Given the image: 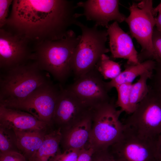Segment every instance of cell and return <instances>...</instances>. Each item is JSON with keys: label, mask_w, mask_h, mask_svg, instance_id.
Listing matches in <instances>:
<instances>
[{"label": "cell", "mask_w": 161, "mask_h": 161, "mask_svg": "<svg viewBox=\"0 0 161 161\" xmlns=\"http://www.w3.org/2000/svg\"><path fill=\"white\" fill-rule=\"evenodd\" d=\"M76 8L73 1L66 0H14L2 28L24 37L35 47L65 36L78 21Z\"/></svg>", "instance_id": "1"}, {"label": "cell", "mask_w": 161, "mask_h": 161, "mask_svg": "<svg viewBox=\"0 0 161 161\" xmlns=\"http://www.w3.org/2000/svg\"><path fill=\"white\" fill-rule=\"evenodd\" d=\"M0 77V105L26 99L51 82L35 61L3 70Z\"/></svg>", "instance_id": "2"}, {"label": "cell", "mask_w": 161, "mask_h": 161, "mask_svg": "<svg viewBox=\"0 0 161 161\" xmlns=\"http://www.w3.org/2000/svg\"><path fill=\"white\" fill-rule=\"evenodd\" d=\"M80 37L70 30L61 39L40 43L34 47L33 60L41 70L63 81L72 71V58Z\"/></svg>", "instance_id": "3"}, {"label": "cell", "mask_w": 161, "mask_h": 161, "mask_svg": "<svg viewBox=\"0 0 161 161\" xmlns=\"http://www.w3.org/2000/svg\"><path fill=\"white\" fill-rule=\"evenodd\" d=\"M115 102L111 99L92 109V129L86 147L95 151L108 149L123 133L124 125L120 119L123 112L117 109Z\"/></svg>", "instance_id": "4"}, {"label": "cell", "mask_w": 161, "mask_h": 161, "mask_svg": "<svg viewBox=\"0 0 161 161\" xmlns=\"http://www.w3.org/2000/svg\"><path fill=\"white\" fill-rule=\"evenodd\" d=\"M75 25L82 32L71 61L72 70L76 79L95 68L102 55L110 50L106 45L108 35L107 30H99L95 25L89 27L78 21Z\"/></svg>", "instance_id": "5"}, {"label": "cell", "mask_w": 161, "mask_h": 161, "mask_svg": "<svg viewBox=\"0 0 161 161\" xmlns=\"http://www.w3.org/2000/svg\"><path fill=\"white\" fill-rule=\"evenodd\" d=\"M149 88L146 96L123 123L141 137L156 139L161 134V96Z\"/></svg>", "instance_id": "6"}, {"label": "cell", "mask_w": 161, "mask_h": 161, "mask_svg": "<svg viewBox=\"0 0 161 161\" xmlns=\"http://www.w3.org/2000/svg\"><path fill=\"white\" fill-rule=\"evenodd\" d=\"M153 8L151 0L133 3L129 9L130 14L125 21L128 25L131 35L141 47V50L138 54L139 63L153 60L152 37L155 18L153 13Z\"/></svg>", "instance_id": "7"}, {"label": "cell", "mask_w": 161, "mask_h": 161, "mask_svg": "<svg viewBox=\"0 0 161 161\" xmlns=\"http://www.w3.org/2000/svg\"><path fill=\"white\" fill-rule=\"evenodd\" d=\"M124 126L120 138L108 149L116 161H156L157 138L141 137Z\"/></svg>", "instance_id": "8"}, {"label": "cell", "mask_w": 161, "mask_h": 161, "mask_svg": "<svg viewBox=\"0 0 161 161\" xmlns=\"http://www.w3.org/2000/svg\"><path fill=\"white\" fill-rule=\"evenodd\" d=\"M60 90L51 83L23 100L3 106L28 113L49 126L53 123Z\"/></svg>", "instance_id": "9"}, {"label": "cell", "mask_w": 161, "mask_h": 161, "mask_svg": "<svg viewBox=\"0 0 161 161\" xmlns=\"http://www.w3.org/2000/svg\"><path fill=\"white\" fill-rule=\"evenodd\" d=\"M34 47L26 39L0 29V68L1 70L33 60Z\"/></svg>", "instance_id": "10"}, {"label": "cell", "mask_w": 161, "mask_h": 161, "mask_svg": "<svg viewBox=\"0 0 161 161\" xmlns=\"http://www.w3.org/2000/svg\"><path fill=\"white\" fill-rule=\"evenodd\" d=\"M96 67L76 79L67 89L83 103L92 108L109 101L106 82Z\"/></svg>", "instance_id": "11"}, {"label": "cell", "mask_w": 161, "mask_h": 161, "mask_svg": "<svg viewBox=\"0 0 161 161\" xmlns=\"http://www.w3.org/2000/svg\"><path fill=\"white\" fill-rule=\"evenodd\" d=\"M67 89H61L53 117V123L61 131L68 129L83 119L92 109Z\"/></svg>", "instance_id": "12"}, {"label": "cell", "mask_w": 161, "mask_h": 161, "mask_svg": "<svg viewBox=\"0 0 161 161\" xmlns=\"http://www.w3.org/2000/svg\"><path fill=\"white\" fill-rule=\"evenodd\" d=\"M119 1L117 0H88L80 1L76 4V8L83 9V13L76 14L77 18L84 16L87 20L95 23V25L107 28L109 23L114 21L121 23L126 17L119 11Z\"/></svg>", "instance_id": "13"}, {"label": "cell", "mask_w": 161, "mask_h": 161, "mask_svg": "<svg viewBox=\"0 0 161 161\" xmlns=\"http://www.w3.org/2000/svg\"><path fill=\"white\" fill-rule=\"evenodd\" d=\"M109 37L110 51L112 57L127 60V64L139 63L138 53L131 37L114 21L107 28Z\"/></svg>", "instance_id": "14"}, {"label": "cell", "mask_w": 161, "mask_h": 161, "mask_svg": "<svg viewBox=\"0 0 161 161\" xmlns=\"http://www.w3.org/2000/svg\"><path fill=\"white\" fill-rule=\"evenodd\" d=\"M0 126L20 130H45L48 125L28 113L0 105Z\"/></svg>", "instance_id": "15"}, {"label": "cell", "mask_w": 161, "mask_h": 161, "mask_svg": "<svg viewBox=\"0 0 161 161\" xmlns=\"http://www.w3.org/2000/svg\"><path fill=\"white\" fill-rule=\"evenodd\" d=\"M92 110L75 125L61 131V143L64 151L70 149L80 150L87 146L92 129Z\"/></svg>", "instance_id": "16"}, {"label": "cell", "mask_w": 161, "mask_h": 161, "mask_svg": "<svg viewBox=\"0 0 161 161\" xmlns=\"http://www.w3.org/2000/svg\"><path fill=\"white\" fill-rule=\"evenodd\" d=\"M12 129L16 136L18 149L28 160L42 145L46 134L45 130Z\"/></svg>", "instance_id": "17"}, {"label": "cell", "mask_w": 161, "mask_h": 161, "mask_svg": "<svg viewBox=\"0 0 161 161\" xmlns=\"http://www.w3.org/2000/svg\"><path fill=\"white\" fill-rule=\"evenodd\" d=\"M156 62L149 60L136 64H126L124 69L114 79L106 82L109 89L123 83H132L135 79L143 73L148 72H154Z\"/></svg>", "instance_id": "18"}, {"label": "cell", "mask_w": 161, "mask_h": 161, "mask_svg": "<svg viewBox=\"0 0 161 161\" xmlns=\"http://www.w3.org/2000/svg\"><path fill=\"white\" fill-rule=\"evenodd\" d=\"M62 136L60 128L46 133L42 145L28 161H52L61 151Z\"/></svg>", "instance_id": "19"}, {"label": "cell", "mask_w": 161, "mask_h": 161, "mask_svg": "<svg viewBox=\"0 0 161 161\" xmlns=\"http://www.w3.org/2000/svg\"><path fill=\"white\" fill-rule=\"evenodd\" d=\"M153 72H148L143 73L139 77L136 82L132 84L130 92V106L132 113L148 94L149 88L148 81L151 78Z\"/></svg>", "instance_id": "20"}, {"label": "cell", "mask_w": 161, "mask_h": 161, "mask_svg": "<svg viewBox=\"0 0 161 161\" xmlns=\"http://www.w3.org/2000/svg\"><path fill=\"white\" fill-rule=\"evenodd\" d=\"M95 67L103 78L106 80L114 79L122 72L119 64L111 60L106 54L102 55Z\"/></svg>", "instance_id": "21"}, {"label": "cell", "mask_w": 161, "mask_h": 161, "mask_svg": "<svg viewBox=\"0 0 161 161\" xmlns=\"http://www.w3.org/2000/svg\"><path fill=\"white\" fill-rule=\"evenodd\" d=\"M132 83H123L115 88L117 93L116 106L117 107H119L123 112L129 115L132 113L130 106V92Z\"/></svg>", "instance_id": "22"}, {"label": "cell", "mask_w": 161, "mask_h": 161, "mask_svg": "<svg viewBox=\"0 0 161 161\" xmlns=\"http://www.w3.org/2000/svg\"><path fill=\"white\" fill-rule=\"evenodd\" d=\"M16 148H17V142L13 130L0 126V153L17 151Z\"/></svg>", "instance_id": "23"}, {"label": "cell", "mask_w": 161, "mask_h": 161, "mask_svg": "<svg viewBox=\"0 0 161 161\" xmlns=\"http://www.w3.org/2000/svg\"><path fill=\"white\" fill-rule=\"evenodd\" d=\"M149 87L161 96V64L156 62V66L153 75L149 80Z\"/></svg>", "instance_id": "24"}, {"label": "cell", "mask_w": 161, "mask_h": 161, "mask_svg": "<svg viewBox=\"0 0 161 161\" xmlns=\"http://www.w3.org/2000/svg\"><path fill=\"white\" fill-rule=\"evenodd\" d=\"M154 55L153 60L161 64V32L154 28L152 37Z\"/></svg>", "instance_id": "25"}, {"label": "cell", "mask_w": 161, "mask_h": 161, "mask_svg": "<svg viewBox=\"0 0 161 161\" xmlns=\"http://www.w3.org/2000/svg\"><path fill=\"white\" fill-rule=\"evenodd\" d=\"M80 150L70 149L60 151L52 161H76Z\"/></svg>", "instance_id": "26"}, {"label": "cell", "mask_w": 161, "mask_h": 161, "mask_svg": "<svg viewBox=\"0 0 161 161\" xmlns=\"http://www.w3.org/2000/svg\"><path fill=\"white\" fill-rule=\"evenodd\" d=\"M28 161L26 158L18 151H11L0 153V161Z\"/></svg>", "instance_id": "27"}, {"label": "cell", "mask_w": 161, "mask_h": 161, "mask_svg": "<svg viewBox=\"0 0 161 161\" xmlns=\"http://www.w3.org/2000/svg\"><path fill=\"white\" fill-rule=\"evenodd\" d=\"M13 1L12 0H0V28L6 24L9 7Z\"/></svg>", "instance_id": "28"}, {"label": "cell", "mask_w": 161, "mask_h": 161, "mask_svg": "<svg viewBox=\"0 0 161 161\" xmlns=\"http://www.w3.org/2000/svg\"><path fill=\"white\" fill-rule=\"evenodd\" d=\"M92 161H116L108 149L95 151Z\"/></svg>", "instance_id": "29"}, {"label": "cell", "mask_w": 161, "mask_h": 161, "mask_svg": "<svg viewBox=\"0 0 161 161\" xmlns=\"http://www.w3.org/2000/svg\"><path fill=\"white\" fill-rule=\"evenodd\" d=\"M94 152L93 148L85 147L80 150L76 161H92Z\"/></svg>", "instance_id": "30"}, {"label": "cell", "mask_w": 161, "mask_h": 161, "mask_svg": "<svg viewBox=\"0 0 161 161\" xmlns=\"http://www.w3.org/2000/svg\"><path fill=\"white\" fill-rule=\"evenodd\" d=\"M156 161H161V134L158 137L156 142Z\"/></svg>", "instance_id": "31"}, {"label": "cell", "mask_w": 161, "mask_h": 161, "mask_svg": "<svg viewBox=\"0 0 161 161\" xmlns=\"http://www.w3.org/2000/svg\"><path fill=\"white\" fill-rule=\"evenodd\" d=\"M158 13V16L155 18V26L157 30L161 32V11Z\"/></svg>", "instance_id": "32"}, {"label": "cell", "mask_w": 161, "mask_h": 161, "mask_svg": "<svg viewBox=\"0 0 161 161\" xmlns=\"http://www.w3.org/2000/svg\"><path fill=\"white\" fill-rule=\"evenodd\" d=\"M161 8V2L155 8H153L152 11L153 14L154 16L157 15V13L159 12V11Z\"/></svg>", "instance_id": "33"}, {"label": "cell", "mask_w": 161, "mask_h": 161, "mask_svg": "<svg viewBox=\"0 0 161 161\" xmlns=\"http://www.w3.org/2000/svg\"><path fill=\"white\" fill-rule=\"evenodd\" d=\"M161 11V8H160V10L159 11V12H160V11Z\"/></svg>", "instance_id": "34"}]
</instances>
